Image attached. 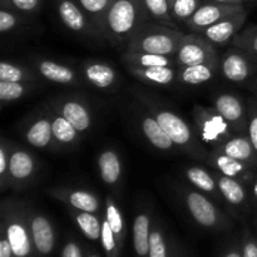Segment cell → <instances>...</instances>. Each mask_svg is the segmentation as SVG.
I'll list each match as a JSON object with an SVG mask.
<instances>
[{"label": "cell", "instance_id": "cell-1", "mask_svg": "<svg viewBox=\"0 0 257 257\" xmlns=\"http://www.w3.org/2000/svg\"><path fill=\"white\" fill-rule=\"evenodd\" d=\"M148 20L151 19L141 0H112L104 19L103 38L114 45H127Z\"/></svg>", "mask_w": 257, "mask_h": 257}, {"label": "cell", "instance_id": "cell-2", "mask_svg": "<svg viewBox=\"0 0 257 257\" xmlns=\"http://www.w3.org/2000/svg\"><path fill=\"white\" fill-rule=\"evenodd\" d=\"M140 99L147 108L148 112L153 114V117L158 120L161 127L173 141L176 147L181 148L196 158L202 160V158L208 157L207 152L201 147L200 138H197L192 128L187 124V122L182 117H180L173 110L161 105L160 103L151 100V98L147 95L141 94Z\"/></svg>", "mask_w": 257, "mask_h": 257}, {"label": "cell", "instance_id": "cell-3", "mask_svg": "<svg viewBox=\"0 0 257 257\" xmlns=\"http://www.w3.org/2000/svg\"><path fill=\"white\" fill-rule=\"evenodd\" d=\"M185 33L177 28L167 27L156 22L143 23L127 44L128 52L151 53L173 57Z\"/></svg>", "mask_w": 257, "mask_h": 257}, {"label": "cell", "instance_id": "cell-4", "mask_svg": "<svg viewBox=\"0 0 257 257\" xmlns=\"http://www.w3.org/2000/svg\"><path fill=\"white\" fill-rule=\"evenodd\" d=\"M2 232L9 240L14 257H29L33 246L28 207L19 201L5 200L2 206Z\"/></svg>", "mask_w": 257, "mask_h": 257}, {"label": "cell", "instance_id": "cell-5", "mask_svg": "<svg viewBox=\"0 0 257 257\" xmlns=\"http://www.w3.org/2000/svg\"><path fill=\"white\" fill-rule=\"evenodd\" d=\"M193 120L200 141L213 147V150H218L228 138L236 133L231 125L216 112L215 108L195 105Z\"/></svg>", "mask_w": 257, "mask_h": 257}, {"label": "cell", "instance_id": "cell-6", "mask_svg": "<svg viewBox=\"0 0 257 257\" xmlns=\"http://www.w3.org/2000/svg\"><path fill=\"white\" fill-rule=\"evenodd\" d=\"M173 58L177 68L220 60L215 45L202 34L193 32L185 34Z\"/></svg>", "mask_w": 257, "mask_h": 257}, {"label": "cell", "instance_id": "cell-7", "mask_svg": "<svg viewBox=\"0 0 257 257\" xmlns=\"http://www.w3.org/2000/svg\"><path fill=\"white\" fill-rule=\"evenodd\" d=\"M183 200L193 221L201 227L218 228L225 225L226 220L223 215L203 192L186 190Z\"/></svg>", "mask_w": 257, "mask_h": 257}, {"label": "cell", "instance_id": "cell-8", "mask_svg": "<svg viewBox=\"0 0 257 257\" xmlns=\"http://www.w3.org/2000/svg\"><path fill=\"white\" fill-rule=\"evenodd\" d=\"M55 12L60 22L70 32L88 38H102L92 20L75 0H54Z\"/></svg>", "mask_w": 257, "mask_h": 257}, {"label": "cell", "instance_id": "cell-9", "mask_svg": "<svg viewBox=\"0 0 257 257\" xmlns=\"http://www.w3.org/2000/svg\"><path fill=\"white\" fill-rule=\"evenodd\" d=\"M245 9L246 8L243 7V4H226V3L206 0V2H202L197 12L185 23V25L191 32L201 33L206 28L225 19L228 15L236 14Z\"/></svg>", "mask_w": 257, "mask_h": 257}, {"label": "cell", "instance_id": "cell-10", "mask_svg": "<svg viewBox=\"0 0 257 257\" xmlns=\"http://www.w3.org/2000/svg\"><path fill=\"white\" fill-rule=\"evenodd\" d=\"M213 108L236 133L247 131V113L240 97L232 93H220L213 99Z\"/></svg>", "mask_w": 257, "mask_h": 257}, {"label": "cell", "instance_id": "cell-11", "mask_svg": "<svg viewBox=\"0 0 257 257\" xmlns=\"http://www.w3.org/2000/svg\"><path fill=\"white\" fill-rule=\"evenodd\" d=\"M47 193L55 200L65 203L68 207L74 211L98 213L102 208L100 200L90 191L73 190L65 187L48 188Z\"/></svg>", "mask_w": 257, "mask_h": 257}, {"label": "cell", "instance_id": "cell-12", "mask_svg": "<svg viewBox=\"0 0 257 257\" xmlns=\"http://www.w3.org/2000/svg\"><path fill=\"white\" fill-rule=\"evenodd\" d=\"M251 55L238 48L233 47L223 54L220 60V70L225 79L232 83H243L252 74Z\"/></svg>", "mask_w": 257, "mask_h": 257}, {"label": "cell", "instance_id": "cell-13", "mask_svg": "<svg viewBox=\"0 0 257 257\" xmlns=\"http://www.w3.org/2000/svg\"><path fill=\"white\" fill-rule=\"evenodd\" d=\"M28 221L32 235L33 246L39 255L47 256L52 253L55 243L54 230L52 222L43 213L30 210L28 207Z\"/></svg>", "mask_w": 257, "mask_h": 257}, {"label": "cell", "instance_id": "cell-14", "mask_svg": "<svg viewBox=\"0 0 257 257\" xmlns=\"http://www.w3.org/2000/svg\"><path fill=\"white\" fill-rule=\"evenodd\" d=\"M38 171V162L34 156L23 148H12L9 161V177L12 187H23L33 180Z\"/></svg>", "mask_w": 257, "mask_h": 257}, {"label": "cell", "instance_id": "cell-15", "mask_svg": "<svg viewBox=\"0 0 257 257\" xmlns=\"http://www.w3.org/2000/svg\"><path fill=\"white\" fill-rule=\"evenodd\" d=\"M246 19H247V10L245 9L236 14L228 15L225 19L206 28L200 34L210 40L213 45H223L228 42H232L233 38L243 28Z\"/></svg>", "mask_w": 257, "mask_h": 257}, {"label": "cell", "instance_id": "cell-16", "mask_svg": "<svg viewBox=\"0 0 257 257\" xmlns=\"http://www.w3.org/2000/svg\"><path fill=\"white\" fill-rule=\"evenodd\" d=\"M54 112L64 117L72 123L80 133L89 130L93 124V115L89 107L83 100L77 98H64L58 99L52 108Z\"/></svg>", "mask_w": 257, "mask_h": 257}, {"label": "cell", "instance_id": "cell-17", "mask_svg": "<svg viewBox=\"0 0 257 257\" xmlns=\"http://www.w3.org/2000/svg\"><path fill=\"white\" fill-rule=\"evenodd\" d=\"M207 158L210 166H212L221 175L236 178V180H240L241 182H246L252 177V172L250 170L251 166L245 162H241L236 158L230 157L221 151L213 150Z\"/></svg>", "mask_w": 257, "mask_h": 257}, {"label": "cell", "instance_id": "cell-18", "mask_svg": "<svg viewBox=\"0 0 257 257\" xmlns=\"http://www.w3.org/2000/svg\"><path fill=\"white\" fill-rule=\"evenodd\" d=\"M24 136L27 142L35 148H52L57 146L48 112L33 118L25 127Z\"/></svg>", "mask_w": 257, "mask_h": 257}, {"label": "cell", "instance_id": "cell-19", "mask_svg": "<svg viewBox=\"0 0 257 257\" xmlns=\"http://www.w3.org/2000/svg\"><path fill=\"white\" fill-rule=\"evenodd\" d=\"M34 64L38 74L48 82L55 83V84L73 85L77 84L79 80L77 72L69 65L50 59H37Z\"/></svg>", "mask_w": 257, "mask_h": 257}, {"label": "cell", "instance_id": "cell-20", "mask_svg": "<svg viewBox=\"0 0 257 257\" xmlns=\"http://www.w3.org/2000/svg\"><path fill=\"white\" fill-rule=\"evenodd\" d=\"M84 79L98 89H112L118 77L114 68L100 60H88L82 65Z\"/></svg>", "mask_w": 257, "mask_h": 257}, {"label": "cell", "instance_id": "cell-21", "mask_svg": "<svg viewBox=\"0 0 257 257\" xmlns=\"http://www.w3.org/2000/svg\"><path fill=\"white\" fill-rule=\"evenodd\" d=\"M218 151L241 162L247 163L251 167L257 165V152L250 137L245 132L235 133L218 148Z\"/></svg>", "mask_w": 257, "mask_h": 257}, {"label": "cell", "instance_id": "cell-22", "mask_svg": "<svg viewBox=\"0 0 257 257\" xmlns=\"http://www.w3.org/2000/svg\"><path fill=\"white\" fill-rule=\"evenodd\" d=\"M138 120H140V128L142 131L146 140L160 151H172L176 147L173 141L168 137L158 120L153 117V114L148 113H138Z\"/></svg>", "mask_w": 257, "mask_h": 257}, {"label": "cell", "instance_id": "cell-23", "mask_svg": "<svg viewBox=\"0 0 257 257\" xmlns=\"http://www.w3.org/2000/svg\"><path fill=\"white\" fill-rule=\"evenodd\" d=\"M100 178L108 187H117L122 180V160L118 152L112 148L102 151L97 157Z\"/></svg>", "mask_w": 257, "mask_h": 257}, {"label": "cell", "instance_id": "cell-24", "mask_svg": "<svg viewBox=\"0 0 257 257\" xmlns=\"http://www.w3.org/2000/svg\"><path fill=\"white\" fill-rule=\"evenodd\" d=\"M128 70L135 78L150 85L166 87L177 79V68L176 67H151L141 68L127 65Z\"/></svg>", "mask_w": 257, "mask_h": 257}, {"label": "cell", "instance_id": "cell-25", "mask_svg": "<svg viewBox=\"0 0 257 257\" xmlns=\"http://www.w3.org/2000/svg\"><path fill=\"white\" fill-rule=\"evenodd\" d=\"M220 69V60L177 68V80L186 85H201L215 78Z\"/></svg>", "mask_w": 257, "mask_h": 257}, {"label": "cell", "instance_id": "cell-26", "mask_svg": "<svg viewBox=\"0 0 257 257\" xmlns=\"http://www.w3.org/2000/svg\"><path fill=\"white\" fill-rule=\"evenodd\" d=\"M215 177L221 197L228 205L235 206V207L245 205L246 200H247V193H246L243 182H241L240 180H236V178H231L225 175H221L218 172L215 173Z\"/></svg>", "mask_w": 257, "mask_h": 257}, {"label": "cell", "instance_id": "cell-27", "mask_svg": "<svg viewBox=\"0 0 257 257\" xmlns=\"http://www.w3.org/2000/svg\"><path fill=\"white\" fill-rule=\"evenodd\" d=\"M47 112L50 117V122H52L53 135H54V140L57 146L75 145L80 138L79 131L72 123L68 122L64 117L58 114L53 109H48Z\"/></svg>", "mask_w": 257, "mask_h": 257}, {"label": "cell", "instance_id": "cell-28", "mask_svg": "<svg viewBox=\"0 0 257 257\" xmlns=\"http://www.w3.org/2000/svg\"><path fill=\"white\" fill-rule=\"evenodd\" d=\"M185 173L188 182L195 186L198 191L217 197L220 191H218L217 182H216L215 173L210 172L201 166H190L186 168Z\"/></svg>", "mask_w": 257, "mask_h": 257}, {"label": "cell", "instance_id": "cell-29", "mask_svg": "<svg viewBox=\"0 0 257 257\" xmlns=\"http://www.w3.org/2000/svg\"><path fill=\"white\" fill-rule=\"evenodd\" d=\"M150 216L146 212H140L133 221V247L138 257L148 256L150 251Z\"/></svg>", "mask_w": 257, "mask_h": 257}, {"label": "cell", "instance_id": "cell-30", "mask_svg": "<svg viewBox=\"0 0 257 257\" xmlns=\"http://www.w3.org/2000/svg\"><path fill=\"white\" fill-rule=\"evenodd\" d=\"M122 59L125 63V65H133V67H176L175 58L170 57V55H158L151 54V53H137L125 50L124 54L122 55Z\"/></svg>", "mask_w": 257, "mask_h": 257}, {"label": "cell", "instance_id": "cell-31", "mask_svg": "<svg viewBox=\"0 0 257 257\" xmlns=\"http://www.w3.org/2000/svg\"><path fill=\"white\" fill-rule=\"evenodd\" d=\"M40 75L35 69L25 67L23 64L3 60L0 63V80L5 82H29L37 83Z\"/></svg>", "mask_w": 257, "mask_h": 257}, {"label": "cell", "instance_id": "cell-32", "mask_svg": "<svg viewBox=\"0 0 257 257\" xmlns=\"http://www.w3.org/2000/svg\"><path fill=\"white\" fill-rule=\"evenodd\" d=\"M75 3L84 10L85 14L92 20L95 29L103 38L104 19L110 4H112V0H75Z\"/></svg>", "mask_w": 257, "mask_h": 257}, {"label": "cell", "instance_id": "cell-33", "mask_svg": "<svg viewBox=\"0 0 257 257\" xmlns=\"http://www.w3.org/2000/svg\"><path fill=\"white\" fill-rule=\"evenodd\" d=\"M141 3L152 22L160 23L167 27L178 28L177 23L173 20L171 15L170 0H141Z\"/></svg>", "mask_w": 257, "mask_h": 257}, {"label": "cell", "instance_id": "cell-34", "mask_svg": "<svg viewBox=\"0 0 257 257\" xmlns=\"http://www.w3.org/2000/svg\"><path fill=\"white\" fill-rule=\"evenodd\" d=\"M105 220L108 221L110 228L114 232L119 246H122L125 236L124 218H123L122 210L119 208V206L117 205L114 198L109 195L105 197Z\"/></svg>", "mask_w": 257, "mask_h": 257}, {"label": "cell", "instance_id": "cell-35", "mask_svg": "<svg viewBox=\"0 0 257 257\" xmlns=\"http://www.w3.org/2000/svg\"><path fill=\"white\" fill-rule=\"evenodd\" d=\"M75 223L78 225L83 235L90 241H98L102 236V222L95 216V213L84 212V211H74L73 212Z\"/></svg>", "mask_w": 257, "mask_h": 257}, {"label": "cell", "instance_id": "cell-36", "mask_svg": "<svg viewBox=\"0 0 257 257\" xmlns=\"http://www.w3.org/2000/svg\"><path fill=\"white\" fill-rule=\"evenodd\" d=\"M35 88V83L29 82H5L0 80V102L2 104L15 102L22 99L24 95L32 92Z\"/></svg>", "mask_w": 257, "mask_h": 257}, {"label": "cell", "instance_id": "cell-37", "mask_svg": "<svg viewBox=\"0 0 257 257\" xmlns=\"http://www.w3.org/2000/svg\"><path fill=\"white\" fill-rule=\"evenodd\" d=\"M202 4V0H170V12L176 23L185 24Z\"/></svg>", "mask_w": 257, "mask_h": 257}, {"label": "cell", "instance_id": "cell-38", "mask_svg": "<svg viewBox=\"0 0 257 257\" xmlns=\"http://www.w3.org/2000/svg\"><path fill=\"white\" fill-rule=\"evenodd\" d=\"M232 47L238 48L248 55L257 57V25H248L241 30L231 42Z\"/></svg>", "mask_w": 257, "mask_h": 257}, {"label": "cell", "instance_id": "cell-39", "mask_svg": "<svg viewBox=\"0 0 257 257\" xmlns=\"http://www.w3.org/2000/svg\"><path fill=\"white\" fill-rule=\"evenodd\" d=\"M43 0H0V7L8 8L25 17H32L40 10Z\"/></svg>", "mask_w": 257, "mask_h": 257}, {"label": "cell", "instance_id": "cell-40", "mask_svg": "<svg viewBox=\"0 0 257 257\" xmlns=\"http://www.w3.org/2000/svg\"><path fill=\"white\" fill-rule=\"evenodd\" d=\"M24 18L28 17L19 14L12 9H8V8L0 7V33L5 34V33L13 32L22 24Z\"/></svg>", "mask_w": 257, "mask_h": 257}, {"label": "cell", "instance_id": "cell-41", "mask_svg": "<svg viewBox=\"0 0 257 257\" xmlns=\"http://www.w3.org/2000/svg\"><path fill=\"white\" fill-rule=\"evenodd\" d=\"M100 241H102V246L104 248L105 253L108 257H118L119 255V243H118L117 237H115L114 232L110 228L108 221H102V236H100Z\"/></svg>", "mask_w": 257, "mask_h": 257}, {"label": "cell", "instance_id": "cell-42", "mask_svg": "<svg viewBox=\"0 0 257 257\" xmlns=\"http://www.w3.org/2000/svg\"><path fill=\"white\" fill-rule=\"evenodd\" d=\"M10 146L7 141L3 140L0 145V188L5 191L8 187H12L9 177V161H10Z\"/></svg>", "mask_w": 257, "mask_h": 257}, {"label": "cell", "instance_id": "cell-43", "mask_svg": "<svg viewBox=\"0 0 257 257\" xmlns=\"http://www.w3.org/2000/svg\"><path fill=\"white\" fill-rule=\"evenodd\" d=\"M148 257H167V247L162 232L158 228L153 230L150 236Z\"/></svg>", "mask_w": 257, "mask_h": 257}, {"label": "cell", "instance_id": "cell-44", "mask_svg": "<svg viewBox=\"0 0 257 257\" xmlns=\"http://www.w3.org/2000/svg\"><path fill=\"white\" fill-rule=\"evenodd\" d=\"M247 135L257 152V110H253L250 114V117H248Z\"/></svg>", "mask_w": 257, "mask_h": 257}, {"label": "cell", "instance_id": "cell-45", "mask_svg": "<svg viewBox=\"0 0 257 257\" xmlns=\"http://www.w3.org/2000/svg\"><path fill=\"white\" fill-rule=\"evenodd\" d=\"M62 257H83V253L79 246L74 241H69L65 243L64 248H63Z\"/></svg>", "mask_w": 257, "mask_h": 257}, {"label": "cell", "instance_id": "cell-46", "mask_svg": "<svg viewBox=\"0 0 257 257\" xmlns=\"http://www.w3.org/2000/svg\"><path fill=\"white\" fill-rule=\"evenodd\" d=\"M0 257H14L12 246L7 236L2 232V240H0Z\"/></svg>", "mask_w": 257, "mask_h": 257}, {"label": "cell", "instance_id": "cell-47", "mask_svg": "<svg viewBox=\"0 0 257 257\" xmlns=\"http://www.w3.org/2000/svg\"><path fill=\"white\" fill-rule=\"evenodd\" d=\"M242 257H257V243L255 241L248 240L243 246Z\"/></svg>", "mask_w": 257, "mask_h": 257}, {"label": "cell", "instance_id": "cell-48", "mask_svg": "<svg viewBox=\"0 0 257 257\" xmlns=\"http://www.w3.org/2000/svg\"><path fill=\"white\" fill-rule=\"evenodd\" d=\"M210 2L226 3V4H243V3H245V0H210Z\"/></svg>", "mask_w": 257, "mask_h": 257}, {"label": "cell", "instance_id": "cell-49", "mask_svg": "<svg viewBox=\"0 0 257 257\" xmlns=\"http://www.w3.org/2000/svg\"><path fill=\"white\" fill-rule=\"evenodd\" d=\"M225 257H242V256H241L240 253L237 252V251L233 250V251H230V252H228L227 255H226Z\"/></svg>", "mask_w": 257, "mask_h": 257}, {"label": "cell", "instance_id": "cell-50", "mask_svg": "<svg viewBox=\"0 0 257 257\" xmlns=\"http://www.w3.org/2000/svg\"><path fill=\"white\" fill-rule=\"evenodd\" d=\"M253 195H255V197L257 198V181H256L255 186H253Z\"/></svg>", "mask_w": 257, "mask_h": 257}, {"label": "cell", "instance_id": "cell-51", "mask_svg": "<svg viewBox=\"0 0 257 257\" xmlns=\"http://www.w3.org/2000/svg\"><path fill=\"white\" fill-rule=\"evenodd\" d=\"M88 257H99V256H97V255H89Z\"/></svg>", "mask_w": 257, "mask_h": 257}, {"label": "cell", "instance_id": "cell-52", "mask_svg": "<svg viewBox=\"0 0 257 257\" xmlns=\"http://www.w3.org/2000/svg\"><path fill=\"white\" fill-rule=\"evenodd\" d=\"M245 2H248V0H245Z\"/></svg>", "mask_w": 257, "mask_h": 257}]
</instances>
